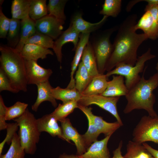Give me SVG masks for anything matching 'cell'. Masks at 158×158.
<instances>
[{"label":"cell","mask_w":158,"mask_h":158,"mask_svg":"<svg viewBox=\"0 0 158 158\" xmlns=\"http://www.w3.org/2000/svg\"><path fill=\"white\" fill-rule=\"evenodd\" d=\"M137 18L136 15H130L120 25L113 44V51L106 66L107 72L120 64L135 65L138 47L148 39L144 33L136 32L134 26Z\"/></svg>","instance_id":"obj_1"},{"label":"cell","mask_w":158,"mask_h":158,"mask_svg":"<svg viewBox=\"0 0 158 158\" xmlns=\"http://www.w3.org/2000/svg\"><path fill=\"white\" fill-rule=\"evenodd\" d=\"M140 80L128 90L125 96L127 104L123 112L127 114L135 109H144L152 117L158 115L154 109L155 102L153 91L158 87V73H157L148 79L144 73Z\"/></svg>","instance_id":"obj_2"},{"label":"cell","mask_w":158,"mask_h":158,"mask_svg":"<svg viewBox=\"0 0 158 158\" xmlns=\"http://www.w3.org/2000/svg\"><path fill=\"white\" fill-rule=\"evenodd\" d=\"M0 68L5 73L13 87L19 92L27 91L25 60L21 52L7 45L0 46Z\"/></svg>","instance_id":"obj_3"},{"label":"cell","mask_w":158,"mask_h":158,"mask_svg":"<svg viewBox=\"0 0 158 158\" xmlns=\"http://www.w3.org/2000/svg\"><path fill=\"white\" fill-rule=\"evenodd\" d=\"M13 120L19 126L18 135L25 153L34 154L41 134L38 128L37 119L27 108L22 116Z\"/></svg>","instance_id":"obj_4"},{"label":"cell","mask_w":158,"mask_h":158,"mask_svg":"<svg viewBox=\"0 0 158 158\" xmlns=\"http://www.w3.org/2000/svg\"><path fill=\"white\" fill-rule=\"evenodd\" d=\"M155 57V55L151 53V49L149 48L146 52L138 57L134 66L120 64L107 72L106 75L108 78L114 74L123 76L125 78V85L128 90L140 79L141 77L139 74L143 71L145 63Z\"/></svg>","instance_id":"obj_5"},{"label":"cell","mask_w":158,"mask_h":158,"mask_svg":"<svg viewBox=\"0 0 158 158\" xmlns=\"http://www.w3.org/2000/svg\"><path fill=\"white\" fill-rule=\"evenodd\" d=\"M115 27L101 32L91 44L95 56L99 73L104 74L107 63L113 51L114 47L110 41L113 32L118 29Z\"/></svg>","instance_id":"obj_6"},{"label":"cell","mask_w":158,"mask_h":158,"mask_svg":"<svg viewBox=\"0 0 158 158\" xmlns=\"http://www.w3.org/2000/svg\"><path fill=\"white\" fill-rule=\"evenodd\" d=\"M132 135L133 141L137 143L151 141L158 145V116H142L133 129Z\"/></svg>","instance_id":"obj_7"},{"label":"cell","mask_w":158,"mask_h":158,"mask_svg":"<svg viewBox=\"0 0 158 158\" xmlns=\"http://www.w3.org/2000/svg\"><path fill=\"white\" fill-rule=\"evenodd\" d=\"M119 98L120 97H109L101 95H82L78 103L86 107L92 104L97 105L112 115L122 126L123 124L118 113L117 107V104Z\"/></svg>","instance_id":"obj_8"},{"label":"cell","mask_w":158,"mask_h":158,"mask_svg":"<svg viewBox=\"0 0 158 158\" xmlns=\"http://www.w3.org/2000/svg\"><path fill=\"white\" fill-rule=\"evenodd\" d=\"M158 11V5L147 4L145 8V12L135 25V30H142L148 39L153 40L157 39Z\"/></svg>","instance_id":"obj_9"},{"label":"cell","mask_w":158,"mask_h":158,"mask_svg":"<svg viewBox=\"0 0 158 158\" xmlns=\"http://www.w3.org/2000/svg\"><path fill=\"white\" fill-rule=\"evenodd\" d=\"M64 23L65 22L49 14L35 21L36 31L53 40L56 39L62 33Z\"/></svg>","instance_id":"obj_10"},{"label":"cell","mask_w":158,"mask_h":158,"mask_svg":"<svg viewBox=\"0 0 158 158\" xmlns=\"http://www.w3.org/2000/svg\"><path fill=\"white\" fill-rule=\"evenodd\" d=\"M37 61H26L25 66L28 84H37L49 80L52 73L50 69H45L40 66Z\"/></svg>","instance_id":"obj_11"},{"label":"cell","mask_w":158,"mask_h":158,"mask_svg":"<svg viewBox=\"0 0 158 158\" xmlns=\"http://www.w3.org/2000/svg\"><path fill=\"white\" fill-rule=\"evenodd\" d=\"M79 108L85 115L89 117L100 133H103L106 136L111 135L121 126L117 121L109 123L104 121L102 117L94 115L90 107L84 106L78 104Z\"/></svg>","instance_id":"obj_12"},{"label":"cell","mask_w":158,"mask_h":158,"mask_svg":"<svg viewBox=\"0 0 158 158\" xmlns=\"http://www.w3.org/2000/svg\"><path fill=\"white\" fill-rule=\"evenodd\" d=\"M63 135L65 141L70 143L71 140L75 143L77 149V155L85 153L87 149L85 147L82 135L72 126L70 119L66 118L60 122Z\"/></svg>","instance_id":"obj_13"},{"label":"cell","mask_w":158,"mask_h":158,"mask_svg":"<svg viewBox=\"0 0 158 158\" xmlns=\"http://www.w3.org/2000/svg\"><path fill=\"white\" fill-rule=\"evenodd\" d=\"M80 33L74 29L70 25L69 27L65 31H63L60 36L54 41L53 48L58 61L62 62V49L66 43L72 42L74 45L73 50L75 51L79 40Z\"/></svg>","instance_id":"obj_14"},{"label":"cell","mask_w":158,"mask_h":158,"mask_svg":"<svg viewBox=\"0 0 158 158\" xmlns=\"http://www.w3.org/2000/svg\"><path fill=\"white\" fill-rule=\"evenodd\" d=\"M58 121L51 113L44 115L37 119L39 131L40 133L43 132H46L52 137L57 136L65 141L61 127L58 125Z\"/></svg>","instance_id":"obj_15"},{"label":"cell","mask_w":158,"mask_h":158,"mask_svg":"<svg viewBox=\"0 0 158 158\" xmlns=\"http://www.w3.org/2000/svg\"><path fill=\"white\" fill-rule=\"evenodd\" d=\"M108 17L104 16L102 18L99 22L92 23L84 20L81 13H77L72 17L70 25L80 34H90L100 28Z\"/></svg>","instance_id":"obj_16"},{"label":"cell","mask_w":158,"mask_h":158,"mask_svg":"<svg viewBox=\"0 0 158 158\" xmlns=\"http://www.w3.org/2000/svg\"><path fill=\"white\" fill-rule=\"evenodd\" d=\"M111 136H106L101 140L93 142L85 153L78 155L79 158H111L107 144Z\"/></svg>","instance_id":"obj_17"},{"label":"cell","mask_w":158,"mask_h":158,"mask_svg":"<svg viewBox=\"0 0 158 158\" xmlns=\"http://www.w3.org/2000/svg\"><path fill=\"white\" fill-rule=\"evenodd\" d=\"M90 34L81 33L79 40L75 50V53L71 63L70 80L67 87L72 88L75 87V80L74 75L81 59L85 48L89 42Z\"/></svg>","instance_id":"obj_18"},{"label":"cell","mask_w":158,"mask_h":158,"mask_svg":"<svg viewBox=\"0 0 158 158\" xmlns=\"http://www.w3.org/2000/svg\"><path fill=\"white\" fill-rule=\"evenodd\" d=\"M128 91L124 83V76L120 75H113L112 79L108 81L106 89L101 95L109 97H120L125 96Z\"/></svg>","instance_id":"obj_19"},{"label":"cell","mask_w":158,"mask_h":158,"mask_svg":"<svg viewBox=\"0 0 158 158\" xmlns=\"http://www.w3.org/2000/svg\"><path fill=\"white\" fill-rule=\"evenodd\" d=\"M36 85L37 88V96L35 102L32 106V110L36 112L41 104L45 101L50 102L54 107H56L57 104L51 93V90L53 87L51 86L49 80Z\"/></svg>","instance_id":"obj_20"},{"label":"cell","mask_w":158,"mask_h":158,"mask_svg":"<svg viewBox=\"0 0 158 158\" xmlns=\"http://www.w3.org/2000/svg\"><path fill=\"white\" fill-rule=\"evenodd\" d=\"M21 53L26 61H37L39 59H45L48 54L54 55L53 52L49 49L28 43L25 44Z\"/></svg>","instance_id":"obj_21"},{"label":"cell","mask_w":158,"mask_h":158,"mask_svg":"<svg viewBox=\"0 0 158 158\" xmlns=\"http://www.w3.org/2000/svg\"><path fill=\"white\" fill-rule=\"evenodd\" d=\"M36 31L35 21L31 19L29 16L21 20L20 41L15 49L21 52L27 40Z\"/></svg>","instance_id":"obj_22"},{"label":"cell","mask_w":158,"mask_h":158,"mask_svg":"<svg viewBox=\"0 0 158 158\" xmlns=\"http://www.w3.org/2000/svg\"><path fill=\"white\" fill-rule=\"evenodd\" d=\"M108 77L106 74L99 73L93 77L90 83L82 93L83 96L101 95L106 89Z\"/></svg>","instance_id":"obj_23"},{"label":"cell","mask_w":158,"mask_h":158,"mask_svg":"<svg viewBox=\"0 0 158 158\" xmlns=\"http://www.w3.org/2000/svg\"><path fill=\"white\" fill-rule=\"evenodd\" d=\"M81 60L92 76L94 77L99 74L95 56L90 42L85 47Z\"/></svg>","instance_id":"obj_24"},{"label":"cell","mask_w":158,"mask_h":158,"mask_svg":"<svg viewBox=\"0 0 158 158\" xmlns=\"http://www.w3.org/2000/svg\"><path fill=\"white\" fill-rule=\"evenodd\" d=\"M53 97L56 99L60 100L63 103L71 101L78 102L81 99L82 94L75 87L70 88H61L59 86L53 88L51 90Z\"/></svg>","instance_id":"obj_25"},{"label":"cell","mask_w":158,"mask_h":158,"mask_svg":"<svg viewBox=\"0 0 158 158\" xmlns=\"http://www.w3.org/2000/svg\"><path fill=\"white\" fill-rule=\"evenodd\" d=\"M92 76L82 61L80 62L75 76V87L82 94L92 80Z\"/></svg>","instance_id":"obj_26"},{"label":"cell","mask_w":158,"mask_h":158,"mask_svg":"<svg viewBox=\"0 0 158 158\" xmlns=\"http://www.w3.org/2000/svg\"><path fill=\"white\" fill-rule=\"evenodd\" d=\"M124 158H154L142 144L129 141Z\"/></svg>","instance_id":"obj_27"},{"label":"cell","mask_w":158,"mask_h":158,"mask_svg":"<svg viewBox=\"0 0 158 158\" xmlns=\"http://www.w3.org/2000/svg\"><path fill=\"white\" fill-rule=\"evenodd\" d=\"M31 0H13L11 6L12 18L21 20L29 16Z\"/></svg>","instance_id":"obj_28"},{"label":"cell","mask_w":158,"mask_h":158,"mask_svg":"<svg viewBox=\"0 0 158 158\" xmlns=\"http://www.w3.org/2000/svg\"><path fill=\"white\" fill-rule=\"evenodd\" d=\"M67 0H49L47 5L48 14L65 22L66 17L64 11Z\"/></svg>","instance_id":"obj_29"},{"label":"cell","mask_w":158,"mask_h":158,"mask_svg":"<svg viewBox=\"0 0 158 158\" xmlns=\"http://www.w3.org/2000/svg\"><path fill=\"white\" fill-rule=\"evenodd\" d=\"M25 152L21 145L19 135L16 133L12 140L9 149L0 158H24Z\"/></svg>","instance_id":"obj_30"},{"label":"cell","mask_w":158,"mask_h":158,"mask_svg":"<svg viewBox=\"0 0 158 158\" xmlns=\"http://www.w3.org/2000/svg\"><path fill=\"white\" fill-rule=\"evenodd\" d=\"M46 0H31L29 15L36 21L48 14Z\"/></svg>","instance_id":"obj_31"},{"label":"cell","mask_w":158,"mask_h":158,"mask_svg":"<svg viewBox=\"0 0 158 158\" xmlns=\"http://www.w3.org/2000/svg\"><path fill=\"white\" fill-rule=\"evenodd\" d=\"M21 20L11 18L10 25L6 38L8 46L15 48L20 39Z\"/></svg>","instance_id":"obj_32"},{"label":"cell","mask_w":158,"mask_h":158,"mask_svg":"<svg viewBox=\"0 0 158 158\" xmlns=\"http://www.w3.org/2000/svg\"><path fill=\"white\" fill-rule=\"evenodd\" d=\"M78 102L71 101L62 104H59L51 113L58 121L60 122L66 118L76 108H78Z\"/></svg>","instance_id":"obj_33"},{"label":"cell","mask_w":158,"mask_h":158,"mask_svg":"<svg viewBox=\"0 0 158 158\" xmlns=\"http://www.w3.org/2000/svg\"><path fill=\"white\" fill-rule=\"evenodd\" d=\"M121 0H105L99 13L108 17L115 18L121 11Z\"/></svg>","instance_id":"obj_34"},{"label":"cell","mask_w":158,"mask_h":158,"mask_svg":"<svg viewBox=\"0 0 158 158\" xmlns=\"http://www.w3.org/2000/svg\"><path fill=\"white\" fill-rule=\"evenodd\" d=\"M54 42L51 37L36 31L27 40L25 44H33L46 48L53 49Z\"/></svg>","instance_id":"obj_35"},{"label":"cell","mask_w":158,"mask_h":158,"mask_svg":"<svg viewBox=\"0 0 158 158\" xmlns=\"http://www.w3.org/2000/svg\"><path fill=\"white\" fill-rule=\"evenodd\" d=\"M86 117L88 123V128L86 132L82 136L87 149L93 142L97 140L98 137L101 133L91 119L89 117Z\"/></svg>","instance_id":"obj_36"},{"label":"cell","mask_w":158,"mask_h":158,"mask_svg":"<svg viewBox=\"0 0 158 158\" xmlns=\"http://www.w3.org/2000/svg\"><path fill=\"white\" fill-rule=\"evenodd\" d=\"M28 106L27 104L18 101L12 106L7 107L6 121L13 120L20 116L25 113Z\"/></svg>","instance_id":"obj_37"},{"label":"cell","mask_w":158,"mask_h":158,"mask_svg":"<svg viewBox=\"0 0 158 158\" xmlns=\"http://www.w3.org/2000/svg\"><path fill=\"white\" fill-rule=\"evenodd\" d=\"M19 126L18 123H8L6 129L7 133L4 140L0 143V155L2 154V150L6 143L8 145L11 144L15 133L18 130Z\"/></svg>","instance_id":"obj_38"},{"label":"cell","mask_w":158,"mask_h":158,"mask_svg":"<svg viewBox=\"0 0 158 158\" xmlns=\"http://www.w3.org/2000/svg\"><path fill=\"white\" fill-rule=\"evenodd\" d=\"M11 19L6 16L3 13L2 8H0V38L4 39L7 37Z\"/></svg>","instance_id":"obj_39"},{"label":"cell","mask_w":158,"mask_h":158,"mask_svg":"<svg viewBox=\"0 0 158 158\" xmlns=\"http://www.w3.org/2000/svg\"><path fill=\"white\" fill-rule=\"evenodd\" d=\"M4 90L14 93L19 92L13 87L7 76L3 70L0 68V92Z\"/></svg>","instance_id":"obj_40"},{"label":"cell","mask_w":158,"mask_h":158,"mask_svg":"<svg viewBox=\"0 0 158 158\" xmlns=\"http://www.w3.org/2000/svg\"><path fill=\"white\" fill-rule=\"evenodd\" d=\"M7 107L4 103L1 95H0V130L6 129L8 123L6 122Z\"/></svg>","instance_id":"obj_41"},{"label":"cell","mask_w":158,"mask_h":158,"mask_svg":"<svg viewBox=\"0 0 158 158\" xmlns=\"http://www.w3.org/2000/svg\"><path fill=\"white\" fill-rule=\"evenodd\" d=\"M122 145V141L121 140L118 147L113 151V156L111 158H124L122 155L121 152Z\"/></svg>","instance_id":"obj_42"},{"label":"cell","mask_w":158,"mask_h":158,"mask_svg":"<svg viewBox=\"0 0 158 158\" xmlns=\"http://www.w3.org/2000/svg\"><path fill=\"white\" fill-rule=\"evenodd\" d=\"M142 144L154 158H158V150L154 149L145 142Z\"/></svg>","instance_id":"obj_43"},{"label":"cell","mask_w":158,"mask_h":158,"mask_svg":"<svg viewBox=\"0 0 158 158\" xmlns=\"http://www.w3.org/2000/svg\"><path fill=\"white\" fill-rule=\"evenodd\" d=\"M58 158H79L77 155L68 154L65 153L60 154Z\"/></svg>","instance_id":"obj_44"},{"label":"cell","mask_w":158,"mask_h":158,"mask_svg":"<svg viewBox=\"0 0 158 158\" xmlns=\"http://www.w3.org/2000/svg\"><path fill=\"white\" fill-rule=\"evenodd\" d=\"M142 1L147 2L149 5H158V0H142Z\"/></svg>","instance_id":"obj_45"},{"label":"cell","mask_w":158,"mask_h":158,"mask_svg":"<svg viewBox=\"0 0 158 158\" xmlns=\"http://www.w3.org/2000/svg\"><path fill=\"white\" fill-rule=\"evenodd\" d=\"M156 68L157 71V73H158V62L156 64Z\"/></svg>","instance_id":"obj_46"},{"label":"cell","mask_w":158,"mask_h":158,"mask_svg":"<svg viewBox=\"0 0 158 158\" xmlns=\"http://www.w3.org/2000/svg\"><path fill=\"white\" fill-rule=\"evenodd\" d=\"M157 37L158 38V13H157Z\"/></svg>","instance_id":"obj_47"},{"label":"cell","mask_w":158,"mask_h":158,"mask_svg":"<svg viewBox=\"0 0 158 158\" xmlns=\"http://www.w3.org/2000/svg\"></svg>","instance_id":"obj_48"}]
</instances>
